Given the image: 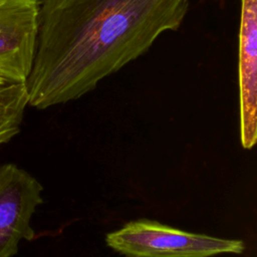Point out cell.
I'll return each mask as SVG.
<instances>
[{
	"instance_id": "6da1fadb",
	"label": "cell",
	"mask_w": 257,
	"mask_h": 257,
	"mask_svg": "<svg viewBox=\"0 0 257 257\" xmlns=\"http://www.w3.org/2000/svg\"><path fill=\"white\" fill-rule=\"evenodd\" d=\"M189 0H43L28 104L65 103L147 52L167 30H177Z\"/></svg>"
},
{
	"instance_id": "7a4b0ae2",
	"label": "cell",
	"mask_w": 257,
	"mask_h": 257,
	"mask_svg": "<svg viewBox=\"0 0 257 257\" xmlns=\"http://www.w3.org/2000/svg\"><path fill=\"white\" fill-rule=\"evenodd\" d=\"M105 242L125 257H211L241 254L245 249L241 240L190 233L147 219L108 233Z\"/></svg>"
},
{
	"instance_id": "3957f363",
	"label": "cell",
	"mask_w": 257,
	"mask_h": 257,
	"mask_svg": "<svg viewBox=\"0 0 257 257\" xmlns=\"http://www.w3.org/2000/svg\"><path fill=\"white\" fill-rule=\"evenodd\" d=\"M41 184L14 164L0 166V257H12L22 240L34 238L31 218L41 197Z\"/></svg>"
},
{
	"instance_id": "277c9868",
	"label": "cell",
	"mask_w": 257,
	"mask_h": 257,
	"mask_svg": "<svg viewBox=\"0 0 257 257\" xmlns=\"http://www.w3.org/2000/svg\"><path fill=\"white\" fill-rule=\"evenodd\" d=\"M37 0H0V74L25 82L34 59L38 33Z\"/></svg>"
},
{
	"instance_id": "5b68a950",
	"label": "cell",
	"mask_w": 257,
	"mask_h": 257,
	"mask_svg": "<svg viewBox=\"0 0 257 257\" xmlns=\"http://www.w3.org/2000/svg\"><path fill=\"white\" fill-rule=\"evenodd\" d=\"M238 74L240 140L250 150L257 140V0H241Z\"/></svg>"
},
{
	"instance_id": "8992f818",
	"label": "cell",
	"mask_w": 257,
	"mask_h": 257,
	"mask_svg": "<svg viewBox=\"0 0 257 257\" xmlns=\"http://www.w3.org/2000/svg\"><path fill=\"white\" fill-rule=\"evenodd\" d=\"M27 104L25 82H8L0 86V147L19 133Z\"/></svg>"
},
{
	"instance_id": "52a82bcc",
	"label": "cell",
	"mask_w": 257,
	"mask_h": 257,
	"mask_svg": "<svg viewBox=\"0 0 257 257\" xmlns=\"http://www.w3.org/2000/svg\"><path fill=\"white\" fill-rule=\"evenodd\" d=\"M8 82H10V81H9L7 78H5L3 75L0 74V86L6 84V83H8Z\"/></svg>"
}]
</instances>
